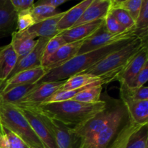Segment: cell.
I'll use <instances>...</instances> for the list:
<instances>
[{
    "instance_id": "6da1fadb",
    "label": "cell",
    "mask_w": 148,
    "mask_h": 148,
    "mask_svg": "<svg viewBox=\"0 0 148 148\" xmlns=\"http://www.w3.org/2000/svg\"><path fill=\"white\" fill-rule=\"evenodd\" d=\"M134 38L120 40L100 49L77 55L64 64L48 72L38 83L65 81L74 75L85 72L98 64L100 61L103 59L106 56L124 47L127 43L131 42Z\"/></svg>"
},
{
    "instance_id": "7a4b0ae2",
    "label": "cell",
    "mask_w": 148,
    "mask_h": 148,
    "mask_svg": "<svg viewBox=\"0 0 148 148\" xmlns=\"http://www.w3.org/2000/svg\"><path fill=\"white\" fill-rule=\"evenodd\" d=\"M105 101L85 103L75 100L50 103L36 107V110L46 116L67 126L75 127L85 122L105 108Z\"/></svg>"
},
{
    "instance_id": "3957f363",
    "label": "cell",
    "mask_w": 148,
    "mask_h": 148,
    "mask_svg": "<svg viewBox=\"0 0 148 148\" xmlns=\"http://www.w3.org/2000/svg\"><path fill=\"white\" fill-rule=\"evenodd\" d=\"M139 127L132 121L123 103L114 118L95 137L91 148H124Z\"/></svg>"
},
{
    "instance_id": "277c9868",
    "label": "cell",
    "mask_w": 148,
    "mask_h": 148,
    "mask_svg": "<svg viewBox=\"0 0 148 148\" xmlns=\"http://www.w3.org/2000/svg\"><path fill=\"white\" fill-rule=\"evenodd\" d=\"M101 100L106 103L103 109L85 122L72 127L82 139V148H91L95 137L114 118L123 103L120 98H114L106 92L101 94Z\"/></svg>"
},
{
    "instance_id": "5b68a950",
    "label": "cell",
    "mask_w": 148,
    "mask_h": 148,
    "mask_svg": "<svg viewBox=\"0 0 148 148\" xmlns=\"http://www.w3.org/2000/svg\"><path fill=\"white\" fill-rule=\"evenodd\" d=\"M0 124L18 136L29 148H44L28 121L17 106L0 99Z\"/></svg>"
},
{
    "instance_id": "8992f818",
    "label": "cell",
    "mask_w": 148,
    "mask_h": 148,
    "mask_svg": "<svg viewBox=\"0 0 148 148\" xmlns=\"http://www.w3.org/2000/svg\"><path fill=\"white\" fill-rule=\"evenodd\" d=\"M145 45H147V42L143 41L137 37L134 38L124 47L106 56L98 64L82 73L90 74L95 76H101L115 72L120 73L130 59Z\"/></svg>"
},
{
    "instance_id": "52a82bcc",
    "label": "cell",
    "mask_w": 148,
    "mask_h": 148,
    "mask_svg": "<svg viewBox=\"0 0 148 148\" xmlns=\"http://www.w3.org/2000/svg\"><path fill=\"white\" fill-rule=\"evenodd\" d=\"M33 108L37 113L40 119L49 129L56 142V148H82V139L75 132L73 127L52 119L36 108Z\"/></svg>"
},
{
    "instance_id": "ba28073f",
    "label": "cell",
    "mask_w": 148,
    "mask_h": 148,
    "mask_svg": "<svg viewBox=\"0 0 148 148\" xmlns=\"http://www.w3.org/2000/svg\"><path fill=\"white\" fill-rule=\"evenodd\" d=\"M134 37H136L134 34V27L130 29L123 33L113 35L106 30L104 23H103L93 34L83 40L77 55L100 49L120 40H127Z\"/></svg>"
},
{
    "instance_id": "9c48e42d",
    "label": "cell",
    "mask_w": 148,
    "mask_h": 148,
    "mask_svg": "<svg viewBox=\"0 0 148 148\" xmlns=\"http://www.w3.org/2000/svg\"><path fill=\"white\" fill-rule=\"evenodd\" d=\"M119 74V72H115L101 76H95L87 73L77 74L65 80L59 90H72L86 88L90 85H103L116 80Z\"/></svg>"
},
{
    "instance_id": "30bf717a",
    "label": "cell",
    "mask_w": 148,
    "mask_h": 148,
    "mask_svg": "<svg viewBox=\"0 0 148 148\" xmlns=\"http://www.w3.org/2000/svg\"><path fill=\"white\" fill-rule=\"evenodd\" d=\"M64 81L38 83V85L27 94L15 106L36 108L43 104L49 97L59 90Z\"/></svg>"
},
{
    "instance_id": "8fae6325",
    "label": "cell",
    "mask_w": 148,
    "mask_h": 148,
    "mask_svg": "<svg viewBox=\"0 0 148 148\" xmlns=\"http://www.w3.org/2000/svg\"><path fill=\"white\" fill-rule=\"evenodd\" d=\"M24 115L32 130L35 132L44 148H56V142L47 126L43 122L37 113L30 108L17 107Z\"/></svg>"
},
{
    "instance_id": "7c38bea8",
    "label": "cell",
    "mask_w": 148,
    "mask_h": 148,
    "mask_svg": "<svg viewBox=\"0 0 148 148\" xmlns=\"http://www.w3.org/2000/svg\"><path fill=\"white\" fill-rule=\"evenodd\" d=\"M49 39L45 38H39L37 40L36 46L29 53L17 60V64L12 71L8 79L14 76L17 73L27 69H33L42 66V59L45 47Z\"/></svg>"
},
{
    "instance_id": "4fadbf2b",
    "label": "cell",
    "mask_w": 148,
    "mask_h": 148,
    "mask_svg": "<svg viewBox=\"0 0 148 148\" xmlns=\"http://www.w3.org/2000/svg\"><path fill=\"white\" fill-rule=\"evenodd\" d=\"M148 63L147 45H145L126 64L117 77L116 80L121 83L128 85L132 79Z\"/></svg>"
},
{
    "instance_id": "5bb4252c",
    "label": "cell",
    "mask_w": 148,
    "mask_h": 148,
    "mask_svg": "<svg viewBox=\"0 0 148 148\" xmlns=\"http://www.w3.org/2000/svg\"><path fill=\"white\" fill-rule=\"evenodd\" d=\"M120 99L125 105L132 121L139 126L148 124V101L133 100L120 89Z\"/></svg>"
},
{
    "instance_id": "9a60e30c",
    "label": "cell",
    "mask_w": 148,
    "mask_h": 148,
    "mask_svg": "<svg viewBox=\"0 0 148 148\" xmlns=\"http://www.w3.org/2000/svg\"><path fill=\"white\" fill-rule=\"evenodd\" d=\"M83 40L66 43L62 46L54 54L52 55L46 62H43L42 66L48 72L67 62L78 54Z\"/></svg>"
},
{
    "instance_id": "2e32d148",
    "label": "cell",
    "mask_w": 148,
    "mask_h": 148,
    "mask_svg": "<svg viewBox=\"0 0 148 148\" xmlns=\"http://www.w3.org/2000/svg\"><path fill=\"white\" fill-rule=\"evenodd\" d=\"M111 9V0H92L83 12L75 26L103 20Z\"/></svg>"
},
{
    "instance_id": "e0dca14e",
    "label": "cell",
    "mask_w": 148,
    "mask_h": 148,
    "mask_svg": "<svg viewBox=\"0 0 148 148\" xmlns=\"http://www.w3.org/2000/svg\"><path fill=\"white\" fill-rule=\"evenodd\" d=\"M17 13L10 0H0V38L15 31Z\"/></svg>"
},
{
    "instance_id": "ac0fdd59",
    "label": "cell",
    "mask_w": 148,
    "mask_h": 148,
    "mask_svg": "<svg viewBox=\"0 0 148 148\" xmlns=\"http://www.w3.org/2000/svg\"><path fill=\"white\" fill-rule=\"evenodd\" d=\"M12 40L10 44L18 58L23 57L30 53L36 46L38 39L27 30L24 31L15 30L12 33Z\"/></svg>"
},
{
    "instance_id": "d6986e66",
    "label": "cell",
    "mask_w": 148,
    "mask_h": 148,
    "mask_svg": "<svg viewBox=\"0 0 148 148\" xmlns=\"http://www.w3.org/2000/svg\"><path fill=\"white\" fill-rule=\"evenodd\" d=\"M104 20V19H103ZM103 20H96L92 23L72 27L60 33L66 43H73L86 39L93 34L103 23Z\"/></svg>"
},
{
    "instance_id": "ffe728a7",
    "label": "cell",
    "mask_w": 148,
    "mask_h": 148,
    "mask_svg": "<svg viewBox=\"0 0 148 148\" xmlns=\"http://www.w3.org/2000/svg\"><path fill=\"white\" fill-rule=\"evenodd\" d=\"M64 13L65 12H62L54 17L36 23L27 30L37 39L39 38H52L61 33L57 29V24Z\"/></svg>"
},
{
    "instance_id": "44dd1931",
    "label": "cell",
    "mask_w": 148,
    "mask_h": 148,
    "mask_svg": "<svg viewBox=\"0 0 148 148\" xmlns=\"http://www.w3.org/2000/svg\"><path fill=\"white\" fill-rule=\"evenodd\" d=\"M47 73L43 66L23 71L7 80V85L4 91L17 85L38 83ZM3 91V92H4Z\"/></svg>"
},
{
    "instance_id": "7402d4cb",
    "label": "cell",
    "mask_w": 148,
    "mask_h": 148,
    "mask_svg": "<svg viewBox=\"0 0 148 148\" xmlns=\"http://www.w3.org/2000/svg\"><path fill=\"white\" fill-rule=\"evenodd\" d=\"M92 0H84L74 6L68 11H65L64 14L57 24V29L60 33L71 28L79 20L87 7L91 4Z\"/></svg>"
},
{
    "instance_id": "603a6c76",
    "label": "cell",
    "mask_w": 148,
    "mask_h": 148,
    "mask_svg": "<svg viewBox=\"0 0 148 148\" xmlns=\"http://www.w3.org/2000/svg\"><path fill=\"white\" fill-rule=\"evenodd\" d=\"M18 59L17 53L10 43L1 46L0 50V80H7Z\"/></svg>"
},
{
    "instance_id": "cb8c5ba5",
    "label": "cell",
    "mask_w": 148,
    "mask_h": 148,
    "mask_svg": "<svg viewBox=\"0 0 148 148\" xmlns=\"http://www.w3.org/2000/svg\"><path fill=\"white\" fill-rule=\"evenodd\" d=\"M38 85V83L27 84V85H17L12 87L7 90L4 91L0 95V99L6 103L16 106Z\"/></svg>"
},
{
    "instance_id": "d4e9b609",
    "label": "cell",
    "mask_w": 148,
    "mask_h": 148,
    "mask_svg": "<svg viewBox=\"0 0 148 148\" xmlns=\"http://www.w3.org/2000/svg\"><path fill=\"white\" fill-rule=\"evenodd\" d=\"M134 34L144 42H147L148 35V0H143L140 14L135 21Z\"/></svg>"
},
{
    "instance_id": "484cf974",
    "label": "cell",
    "mask_w": 148,
    "mask_h": 148,
    "mask_svg": "<svg viewBox=\"0 0 148 148\" xmlns=\"http://www.w3.org/2000/svg\"><path fill=\"white\" fill-rule=\"evenodd\" d=\"M103 85H91L77 94L72 100L85 103H95L101 101Z\"/></svg>"
},
{
    "instance_id": "4316f807",
    "label": "cell",
    "mask_w": 148,
    "mask_h": 148,
    "mask_svg": "<svg viewBox=\"0 0 148 148\" xmlns=\"http://www.w3.org/2000/svg\"><path fill=\"white\" fill-rule=\"evenodd\" d=\"M148 124L140 126L130 136L124 148H148Z\"/></svg>"
},
{
    "instance_id": "83f0119b",
    "label": "cell",
    "mask_w": 148,
    "mask_h": 148,
    "mask_svg": "<svg viewBox=\"0 0 148 148\" xmlns=\"http://www.w3.org/2000/svg\"><path fill=\"white\" fill-rule=\"evenodd\" d=\"M142 4L143 0H111V9H123L131 15L135 22L140 14Z\"/></svg>"
},
{
    "instance_id": "f1b7e54d",
    "label": "cell",
    "mask_w": 148,
    "mask_h": 148,
    "mask_svg": "<svg viewBox=\"0 0 148 148\" xmlns=\"http://www.w3.org/2000/svg\"><path fill=\"white\" fill-rule=\"evenodd\" d=\"M30 12L36 23L54 17L62 12L58 9L42 4H34Z\"/></svg>"
},
{
    "instance_id": "f546056e",
    "label": "cell",
    "mask_w": 148,
    "mask_h": 148,
    "mask_svg": "<svg viewBox=\"0 0 148 148\" xmlns=\"http://www.w3.org/2000/svg\"><path fill=\"white\" fill-rule=\"evenodd\" d=\"M66 43V41L60 34L49 39L46 47H45L43 59H42V64L46 62L52 55L54 54L62 46H63Z\"/></svg>"
},
{
    "instance_id": "4dcf8cb0",
    "label": "cell",
    "mask_w": 148,
    "mask_h": 148,
    "mask_svg": "<svg viewBox=\"0 0 148 148\" xmlns=\"http://www.w3.org/2000/svg\"><path fill=\"white\" fill-rule=\"evenodd\" d=\"M116 20L123 26L127 30L134 27L135 25V22L132 19L130 14L125 11L124 10L121 8H114L111 9L109 12Z\"/></svg>"
},
{
    "instance_id": "1f68e13d",
    "label": "cell",
    "mask_w": 148,
    "mask_h": 148,
    "mask_svg": "<svg viewBox=\"0 0 148 148\" xmlns=\"http://www.w3.org/2000/svg\"><path fill=\"white\" fill-rule=\"evenodd\" d=\"M91 86V85H90ZM89 87V86H88ZM88 88V87H86ZM86 88H79L77 90H59L56 91L54 94L49 97L43 104L45 103H55V102H62V101H69V100H72L74 97L79 93L80 91L84 90ZM42 105V104H41Z\"/></svg>"
},
{
    "instance_id": "d6a6232c",
    "label": "cell",
    "mask_w": 148,
    "mask_h": 148,
    "mask_svg": "<svg viewBox=\"0 0 148 148\" xmlns=\"http://www.w3.org/2000/svg\"><path fill=\"white\" fill-rule=\"evenodd\" d=\"M30 10L17 13V23H16L17 31H24L36 24Z\"/></svg>"
},
{
    "instance_id": "836d02e7",
    "label": "cell",
    "mask_w": 148,
    "mask_h": 148,
    "mask_svg": "<svg viewBox=\"0 0 148 148\" xmlns=\"http://www.w3.org/2000/svg\"><path fill=\"white\" fill-rule=\"evenodd\" d=\"M148 79V63L146 64L144 67L140 70V72L132 79L131 82L128 84L127 87L132 90H135L142 87L145 86V84ZM124 84V83H123Z\"/></svg>"
},
{
    "instance_id": "e575fe53",
    "label": "cell",
    "mask_w": 148,
    "mask_h": 148,
    "mask_svg": "<svg viewBox=\"0 0 148 148\" xmlns=\"http://www.w3.org/2000/svg\"><path fill=\"white\" fill-rule=\"evenodd\" d=\"M103 23L106 30L113 35L120 34L128 30L124 28L110 12L104 18Z\"/></svg>"
},
{
    "instance_id": "d590c367",
    "label": "cell",
    "mask_w": 148,
    "mask_h": 148,
    "mask_svg": "<svg viewBox=\"0 0 148 148\" xmlns=\"http://www.w3.org/2000/svg\"><path fill=\"white\" fill-rule=\"evenodd\" d=\"M2 132L7 137L8 148H29L18 136L15 135L4 127H2Z\"/></svg>"
},
{
    "instance_id": "8d00e7d4",
    "label": "cell",
    "mask_w": 148,
    "mask_h": 148,
    "mask_svg": "<svg viewBox=\"0 0 148 148\" xmlns=\"http://www.w3.org/2000/svg\"><path fill=\"white\" fill-rule=\"evenodd\" d=\"M10 1L14 11L17 13L30 10L35 4L33 0H10Z\"/></svg>"
},
{
    "instance_id": "74e56055",
    "label": "cell",
    "mask_w": 148,
    "mask_h": 148,
    "mask_svg": "<svg viewBox=\"0 0 148 148\" xmlns=\"http://www.w3.org/2000/svg\"><path fill=\"white\" fill-rule=\"evenodd\" d=\"M68 0H42V1H38L35 4H42V5H47L49 7H53L57 9L58 7L66 3Z\"/></svg>"
},
{
    "instance_id": "f35d334b",
    "label": "cell",
    "mask_w": 148,
    "mask_h": 148,
    "mask_svg": "<svg viewBox=\"0 0 148 148\" xmlns=\"http://www.w3.org/2000/svg\"><path fill=\"white\" fill-rule=\"evenodd\" d=\"M6 85H7V80L5 81H1L0 80V95L3 92V91L6 88Z\"/></svg>"
},
{
    "instance_id": "ab89813d",
    "label": "cell",
    "mask_w": 148,
    "mask_h": 148,
    "mask_svg": "<svg viewBox=\"0 0 148 148\" xmlns=\"http://www.w3.org/2000/svg\"><path fill=\"white\" fill-rule=\"evenodd\" d=\"M1 132H2V127H1V125L0 124V133H1Z\"/></svg>"
},
{
    "instance_id": "60d3db41",
    "label": "cell",
    "mask_w": 148,
    "mask_h": 148,
    "mask_svg": "<svg viewBox=\"0 0 148 148\" xmlns=\"http://www.w3.org/2000/svg\"><path fill=\"white\" fill-rule=\"evenodd\" d=\"M1 47H0V50H1Z\"/></svg>"
}]
</instances>
